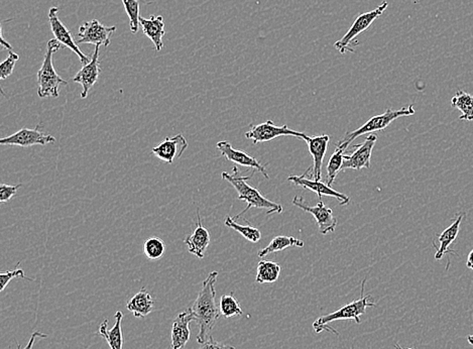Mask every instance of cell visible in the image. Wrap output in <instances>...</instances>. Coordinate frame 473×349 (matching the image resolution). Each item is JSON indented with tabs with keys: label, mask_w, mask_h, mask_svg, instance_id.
I'll list each match as a JSON object with an SVG mask.
<instances>
[{
	"label": "cell",
	"mask_w": 473,
	"mask_h": 349,
	"mask_svg": "<svg viewBox=\"0 0 473 349\" xmlns=\"http://www.w3.org/2000/svg\"><path fill=\"white\" fill-rule=\"evenodd\" d=\"M255 282L259 284H273L281 275V265L271 261H261L257 265Z\"/></svg>",
	"instance_id": "25"
},
{
	"label": "cell",
	"mask_w": 473,
	"mask_h": 349,
	"mask_svg": "<svg viewBox=\"0 0 473 349\" xmlns=\"http://www.w3.org/2000/svg\"><path fill=\"white\" fill-rule=\"evenodd\" d=\"M345 149L337 148L333 155L330 156L327 164V185H332L338 173L342 170L343 161H344Z\"/></svg>",
	"instance_id": "30"
},
{
	"label": "cell",
	"mask_w": 473,
	"mask_h": 349,
	"mask_svg": "<svg viewBox=\"0 0 473 349\" xmlns=\"http://www.w3.org/2000/svg\"><path fill=\"white\" fill-rule=\"evenodd\" d=\"M467 341H468V343L472 344V345H473V336H467Z\"/></svg>",
	"instance_id": "39"
},
{
	"label": "cell",
	"mask_w": 473,
	"mask_h": 349,
	"mask_svg": "<svg viewBox=\"0 0 473 349\" xmlns=\"http://www.w3.org/2000/svg\"><path fill=\"white\" fill-rule=\"evenodd\" d=\"M415 115V109L413 105L408 106V108H403L399 110H394V109H387L383 115L373 116L370 120L366 121L363 125L354 132H349L345 134L344 137L340 139L337 144V148L345 149L346 151L349 144H351L357 137L366 134H375L377 132H382L385 128L389 127L390 125L399 118L404 116H411Z\"/></svg>",
	"instance_id": "5"
},
{
	"label": "cell",
	"mask_w": 473,
	"mask_h": 349,
	"mask_svg": "<svg viewBox=\"0 0 473 349\" xmlns=\"http://www.w3.org/2000/svg\"><path fill=\"white\" fill-rule=\"evenodd\" d=\"M21 263H18V267L13 270H7L6 273H1L0 274V291H4L6 288L7 285L9 284V282L13 279V278H23V279H27L28 281H34V280L30 279V278L27 277L25 275V272L23 270L18 268Z\"/></svg>",
	"instance_id": "33"
},
{
	"label": "cell",
	"mask_w": 473,
	"mask_h": 349,
	"mask_svg": "<svg viewBox=\"0 0 473 349\" xmlns=\"http://www.w3.org/2000/svg\"><path fill=\"white\" fill-rule=\"evenodd\" d=\"M219 308L221 315L224 318H226V319L243 314L240 304L238 302V299L233 296V293L229 294V295L221 296Z\"/></svg>",
	"instance_id": "28"
},
{
	"label": "cell",
	"mask_w": 473,
	"mask_h": 349,
	"mask_svg": "<svg viewBox=\"0 0 473 349\" xmlns=\"http://www.w3.org/2000/svg\"><path fill=\"white\" fill-rule=\"evenodd\" d=\"M250 127H252L247 132H245V135L247 139H252L255 144H259V142H271L276 137H285V135H291V137H296L298 139H303L306 135L304 132L291 130L287 125L278 127L271 120L266 121L261 125H250Z\"/></svg>",
	"instance_id": "9"
},
{
	"label": "cell",
	"mask_w": 473,
	"mask_h": 349,
	"mask_svg": "<svg viewBox=\"0 0 473 349\" xmlns=\"http://www.w3.org/2000/svg\"><path fill=\"white\" fill-rule=\"evenodd\" d=\"M222 179L230 183L234 189L238 191V200L245 201L247 203V208L241 211L240 214L234 216L233 219H240L241 216L247 213L250 208L255 207L259 209H266L269 215L274 214V213L283 212V206L281 204L276 203L269 200L268 198L264 196L259 191V190L254 188V187L248 185V180L252 179V176H241L238 167L233 168V174L230 173L223 172L221 174Z\"/></svg>",
	"instance_id": "2"
},
{
	"label": "cell",
	"mask_w": 473,
	"mask_h": 349,
	"mask_svg": "<svg viewBox=\"0 0 473 349\" xmlns=\"http://www.w3.org/2000/svg\"><path fill=\"white\" fill-rule=\"evenodd\" d=\"M451 106L461 111L460 120H473V96L467 92H456L451 101Z\"/></svg>",
	"instance_id": "26"
},
{
	"label": "cell",
	"mask_w": 473,
	"mask_h": 349,
	"mask_svg": "<svg viewBox=\"0 0 473 349\" xmlns=\"http://www.w3.org/2000/svg\"><path fill=\"white\" fill-rule=\"evenodd\" d=\"M292 203L298 208L304 210L305 212H309L313 215L321 234L327 235L331 232H334L337 229V219L333 215V210L326 206L322 200L319 201V203L314 207H311L305 204L303 197L295 196Z\"/></svg>",
	"instance_id": "10"
},
{
	"label": "cell",
	"mask_w": 473,
	"mask_h": 349,
	"mask_svg": "<svg viewBox=\"0 0 473 349\" xmlns=\"http://www.w3.org/2000/svg\"><path fill=\"white\" fill-rule=\"evenodd\" d=\"M224 224L227 227H229V229H233L235 231H238V234L243 235L245 239L252 242V244H257V242L261 241L262 234L259 229H255L254 227H250V225H241L240 223L236 222V220H234L233 217H230V216H227Z\"/></svg>",
	"instance_id": "27"
},
{
	"label": "cell",
	"mask_w": 473,
	"mask_h": 349,
	"mask_svg": "<svg viewBox=\"0 0 473 349\" xmlns=\"http://www.w3.org/2000/svg\"><path fill=\"white\" fill-rule=\"evenodd\" d=\"M304 241L301 239H295L293 236H276L271 241V244H269L267 248H262V251H259L257 253V256L261 258H266L271 253H278V251H284V249L288 248H292V246H297V248H303L304 246Z\"/></svg>",
	"instance_id": "24"
},
{
	"label": "cell",
	"mask_w": 473,
	"mask_h": 349,
	"mask_svg": "<svg viewBox=\"0 0 473 349\" xmlns=\"http://www.w3.org/2000/svg\"><path fill=\"white\" fill-rule=\"evenodd\" d=\"M387 6H389V4L387 1H384L375 11L361 14L356 18V21H354L351 28H349V32L344 35V37L335 42V49L338 50L341 55L354 53L356 47L359 46V42L356 40L357 35L366 32L373 25V21L378 20L385 13Z\"/></svg>",
	"instance_id": "6"
},
{
	"label": "cell",
	"mask_w": 473,
	"mask_h": 349,
	"mask_svg": "<svg viewBox=\"0 0 473 349\" xmlns=\"http://www.w3.org/2000/svg\"><path fill=\"white\" fill-rule=\"evenodd\" d=\"M395 348H396V349H416V348H401V346H399V344L398 343H397L396 345H395Z\"/></svg>",
	"instance_id": "40"
},
{
	"label": "cell",
	"mask_w": 473,
	"mask_h": 349,
	"mask_svg": "<svg viewBox=\"0 0 473 349\" xmlns=\"http://www.w3.org/2000/svg\"><path fill=\"white\" fill-rule=\"evenodd\" d=\"M63 45L58 40H49L47 44V52L45 54L42 65L37 72V95L41 98L46 97L59 96V89L61 85H67L68 82L64 80L61 76L57 74L55 68L53 65V56L57 51L61 49Z\"/></svg>",
	"instance_id": "4"
},
{
	"label": "cell",
	"mask_w": 473,
	"mask_h": 349,
	"mask_svg": "<svg viewBox=\"0 0 473 349\" xmlns=\"http://www.w3.org/2000/svg\"><path fill=\"white\" fill-rule=\"evenodd\" d=\"M366 280L364 279L363 285H361V297H359L358 300L346 304V305L343 306L340 309L329 313V314L317 318L313 323L314 331H315L316 333L326 331L339 336V333H338L337 330L333 329L332 327L330 326L329 323L337 321V320H354L357 324H359V323L361 322V316L366 313V308L375 307V303L371 301L373 296H364V287H366Z\"/></svg>",
	"instance_id": "3"
},
{
	"label": "cell",
	"mask_w": 473,
	"mask_h": 349,
	"mask_svg": "<svg viewBox=\"0 0 473 349\" xmlns=\"http://www.w3.org/2000/svg\"><path fill=\"white\" fill-rule=\"evenodd\" d=\"M124 2L125 11L129 18V28L132 34L139 32L141 25V16H139V2L143 0H122Z\"/></svg>",
	"instance_id": "31"
},
{
	"label": "cell",
	"mask_w": 473,
	"mask_h": 349,
	"mask_svg": "<svg viewBox=\"0 0 473 349\" xmlns=\"http://www.w3.org/2000/svg\"><path fill=\"white\" fill-rule=\"evenodd\" d=\"M198 349H236L234 346L228 345L221 343H217L211 336L208 337L205 343L200 344V348Z\"/></svg>",
	"instance_id": "35"
},
{
	"label": "cell",
	"mask_w": 473,
	"mask_h": 349,
	"mask_svg": "<svg viewBox=\"0 0 473 349\" xmlns=\"http://www.w3.org/2000/svg\"><path fill=\"white\" fill-rule=\"evenodd\" d=\"M127 310L136 318H144L151 314L153 310V299L146 287L137 292L131 300L127 301Z\"/></svg>",
	"instance_id": "22"
},
{
	"label": "cell",
	"mask_w": 473,
	"mask_h": 349,
	"mask_svg": "<svg viewBox=\"0 0 473 349\" xmlns=\"http://www.w3.org/2000/svg\"><path fill=\"white\" fill-rule=\"evenodd\" d=\"M195 321L191 308L180 313L173 322L171 346L173 349H184L190 339V323Z\"/></svg>",
	"instance_id": "18"
},
{
	"label": "cell",
	"mask_w": 473,
	"mask_h": 349,
	"mask_svg": "<svg viewBox=\"0 0 473 349\" xmlns=\"http://www.w3.org/2000/svg\"><path fill=\"white\" fill-rule=\"evenodd\" d=\"M197 227L193 230L192 234L184 239V242L188 246V251L191 255L198 258H203L210 244V234L201 223L199 209H197Z\"/></svg>",
	"instance_id": "19"
},
{
	"label": "cell",
	"mask_w": 473,
	"mask_h": 349,
	"mask_svg": "<svg viewBox=\"0 0 473 349\" xmlns=\"http://www.w3.org/2000/svg\"><path fill=\"white\" fill-rule=\"evenodd\" d=\"M216 148L218 149L221 156H224L227 161H233V163L236 164V165L243 166V167L255 168V170L262 173L266 179H269V176L268 172H267L264 166H262L259 161L255 160L254 156L247 155L245 151H241V149H234L233 147L231 146L230 142L227 141L217 142Z\"/></svg>",
	"instance_id": "16"
},
{
	"label": "cell",
	"mask_w": 473,
	"mask_h": 349,
	"mask_svg": "<svg viewBox=\"0 0 473 349\" xmlns=\"http://www.w3.org/2000/svg\"><path fill=\"white\" fill-rule=\"evenodd\" d=\"M378 137L375 134L368 135L363 144L354 146V153L351 155H345L343 161L342 170H356L370 168L371 167V155L375 148Z\"/></svg>",
	"instance_id": "13"
},
{
	"label": "cell",
	"mask_w": 473,
	"mask_h": 349,
	"mask_svg": "<svg viewBox=\"0 0 473 349\" xmlns=\"http://www.w3.org/2000/svg\"><path fill=\"white\" fill-rule=\"evenodd\" d=\"M99 49L100 46H96L94 50L91 61L87 65L83 66L81 70L72 78L76 83H79L82 86L81 98H86L89 91L98 80L101 72L100 61H99Z\"/></svg>",
	"instance_id": "17"
},
{
	"label": "cell",
	"mask_w": 473,
	"mask_h": 349,
	"mask_svg": "<svg viewBox=\"0 0 473 349\" xmlns=\"http://www.w3.org/2000/svg\"><path fill=\"white\" fill-rule=\"evenodd\" d=\"M165 251V241L160 237H150L144 242V253L148 260H160L164 256Z\"/></svg>",
	"instance_id": "29"
},
{
	"label": "cell",
	"mask_w": 473,
	"mask_h": 349,
	"mask_svg": "<svg viewBox=\"0 0 473 349\" xmlns=\"http://www.w3.org/2000/svg\"><path fill=\"white\" fill-rule=\"evenodd\" d=\"M303 139L306 142L310 155L313 158V166L309 168L306 173H309L310 179L321 181V179H322L324 156L327 151L330 137L328 135H322L311 137L306 135L303 137Z\"/></svg>",
	"instance_id": "12"
},
{
	"label": "cell",
	"mask_w": 473,
	"mask_h": 349,
	"mask_svg": "<svg viewBox=\"0 0 473 349\" xmlns=\"http://www.w3.org/2000/svg\"><path fill=\"white\" fill-rule=\"evenodd\" d=\"M187 148L188 142L183 135L179 134L173 137H165L158 147L151 149V153L158 156L160 161L171 165L175 160L181 158Z\"/></svg>",
	"instance_id": "15"
},
{
	"label": "cell",
	"mask_w": 473,
	"mask_h": 349,
	"mask_svg": "<svg viewBox=\"0 0 473 349\" xmlns=\"http://www.w3.org/2000/svg\"><path fill=\"white\" fill-rule=\"evenodd\" d=\"M46 337H48V334L42 333V332L40 331H35L34 332V333L32 334V336H30V341H28L27 345L25 346V348H21V344L18 343V348L16 349H33V348H34L35 339L46 338Z\"/></svg>",
	"instance_id": "36"
},
{
	"label": "cell",
	"mask_w": 473,
	"mask_h": 349,
	"mask_svg": "<svg viewBox=\"0 0 473 349\" xmlns=\"http://www.w3.org/2000/svg\"><path fill=\"white\" fill-rule=\"evenodd\" d=\"M59 11H60V8L58 6H53L49 11V25H51L52 32L55 35V39L58 40L63 45V47H67L71 51L74 52L79 57L83 66L87 65L91 60H89L88 57L80 50L78 42L73 38L70 30L59 18Z\"/></svg>",
	"instance_id": "11"
},
{
	"label": "cell",
	"mask_w": 473,
	"mask_h": 349,
	"mask_svg": "<svg viewBox=\"0 0 473 349\" xmlns=\"http://www.w3.org/2000/svg\"><path fill=\"white\" fill-rule=\"evenodd\" d=\"M218 272L213 270L206 278L202 284V289L200 290L197 298L194 301L191 310L195 316V321L199 327V333L197 336L198 343L201 344L207 341L208 337L221 315L219 306H217L216 284Z\"/></svg>",
	"instance_id": "1"
},
{
	"label": "cell",
	"mask_w": 473,
	"mask_h": 349,
	"mask_svg": "<svg viewBox=\"0 0 473 349\" xmlns=\"http://www.w3.org/2000/svg\"><path fill=\"white\" fill-rule=\"evenodd\" d=\"M18 59L20 57L18 54L13 53V51L9 52L8 57L0 65V79L6 80L7 77L13 74L14 66Z\"/></svg>",
	"instance_id": "32"
},
{
	"label": "cell",
	"mask_w": 473,
	"mask_h": 349,
	"mask_svg": "<svg viewBox=\"0 0 473 349\" xmlns=\"http://www.w3.org/2000/svg\"><path fill=\"white\" fill-rule=\"evenodd\" d=\"M40 127L41 125H37L35 128H21L16 134L0 139V144L28 148V147L45 146V144L56 142V139L53 135L42 132Z\"/></svg>",
	"instance_id": "7"
},
{
	"label": "cell",
	"mask_w": 473,
	"mask_h": 349,
	"mask_svg": "<svg viewBox=\"0 0 473 349\" xmlns=\"http://www.w3.org/2000/svg\"><path fill=\"white\" fill-rule=\"evenodd\" d=\"M288 181L294 184L295 186L302 187V188L310 190L318 195L319 199H322V196L333 197L339 202L340 205L345 206L350 202V198L347 195L340 193L337 190L331 188L329 185L317 180L310 179L307 175L302 176L292 175L288 178Z\"/></svg>",
	"instance_id": "14"
},
{
	"label": "cell",
	"mask_w": 473,
	"mask_h": 349,
	"mask_svg": "<svg viewBox=\"0 0 473 349\" xmlns=\"http://www.w3.org/2000/svg\"><path fill=\"white\" fill-rule=\"evenodd\" d=\"M124 314L120 311L115 313V324L108 330V320H104L99 327V333L105 339L111 349H122L124 346V336H122V322Z\"/></svg>",
	"instance_id": "21"
},
{
	"label": "cell",
	"mask_w": 473,
	"mask_h": 349,
	"mask_svg": "<svg viewBox=\"0 0 473 349\" xmlns=\"http://www.w3.org/2000/svg\"><path fill=\"white\" fill-rule=\"evenodd\" d=\"M467 267L468 269L473 270V249L470 251L469 255H468Z\"/></svg>",
	"instance_id": "37"
},
{
	"label": "cell",
	"mask_w": 473,
	"mask_h": 349,
	"mask_svg": "<svg viewBox=\"0 0 473 349\" xmlns=\"http://www.w3.org/2000/svg\"><path fill=\"white\" fill-rule=\"evenodd\" d=\"M141 25L143 28L144 34L146 35L155 45L156 50L160 51L164 47L163 38L165 35L164 18L162 16H151L148 20L141 18Z\"/></svg>",
	"instance_id": "20"
},
{
	"label": "cell",
	"mask_w": 473,
	"mask_h": 349,
	"mask_svg": "<svg viewBox=\"0 0 473 349\" xmlns=\"http://www.w3.org/2000/svg\"><path fill=\"white\" fill-rule=\"evenodd\" d=\"M351 349H354V348H351Z\"/></svg>",
	"instance_id": "41"
},
{
	"label": "cell",
	"mask_w": 473,
	"mask_h": 349,
	"mask_svg": "<svg viewBox=\"0 0 473 349\" xmlns=\"http://www.w3.org/2000/svg\"><path fill=\"white\" fill-rule=\"evenodd\" d=\"M117 27H106L100 21L92 20L83 23L78 33V45L90 44L94 46H110L111 37Z\"/></svg>",
	"instance_id": "8"
},
{
	"label": "cell",
	"mask_w": 473,
	"mask_h": 349,
	"mask_svg": "<svg viewBox=\"0 0 473 349\" xmlns=\"http://www.w3.org/2000/svg\"><path fill=\"white\" fill-rule=\"evenodd\" d=\"M21 186H23L21 184L11 186V185L2 183V184L0 185V202H1V203H6V202L11 200L14 195L18 193V189H20Z\"/></svg>",
	"instance_id": "34"
},
{
	"label": "cell",
	"mask_w": 473,
	"mask_h": 349,
	"mask_svg": "<svg viewBox=\"0 0 473 349\" xmlns=\"http://www.w3.org/2000/svg\"><path fill=\"white\" fill-rule=\"evenodd\" d=\"M1 46L6 47V49L8 50L9 52L13 51V47H11V44H8V42H7L6 40H4V34H2V30H1Z\"/></svg>",
	"instance_id": "38"
},
{
	"label": "cell",
	"mask_w": 473,
	"mask_h": 349,
	"mask_svg": "<svg viewBox=\"0 0 473 349\" xmlns=\"http://www.w3.org/2000/svg\"><path fill=\"white\" fill-rule=\"evenodd\" d=\"M465 217V213H461V214L456 216L455 220H454L452 224L450 227H447L441 234L439 235L438 241L440 242V246L437 249L436 253H435V258L436 260H441L445 253H449V248H450L451 244L455 241L456 237H457L458 234H460L461 222H462L463 218Z\"/></svg>",
	"instance_id": "23"
}]
</instances>
